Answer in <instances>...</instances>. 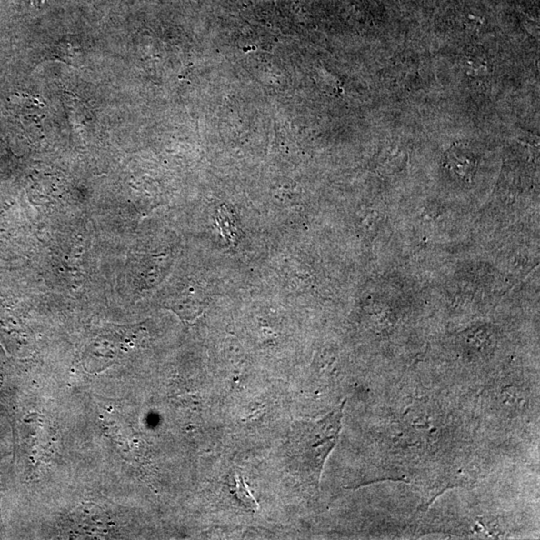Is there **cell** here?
I'll use <instances>...</instances> for the list:
<instances>
[{
    "label": "cell",
    "mask_w": 540,
    "mask_h": 540,
    "mask_svg": "<svg viewBox=\"0 0 540 540\" xmlns=\"http://www.w3.org/2000/svg\"><path fill=\"white\" fill-rule=\"evenodd\" d=\"M345 404L334 410L325 419L315 424L305 425L304 434L300 435L298 446L303 447L299 455H303L310 478L318 482L324 464L332 450L342 428V418Z\"/></svg>",
    "instance_id": "6da1fadb"
},
{
    "label": "cell",
    "mask_w": 540,
    "mask_h": 540,
    "mask_svg": "<svg viewBox=\"0 0 540 540\" xmlns=\"http://www.w3.org/2000/svg\"><path fill=\"white\" fill-rule=\"evenodd\" d=\"M470 155L466 153L460 152L456 149L449 153L447 156V165L450 169L455 170L458 175L466 176L475 172V165H464L465 160L468 159Z\"/></svg>",
    "instance_id": "7a4b0ae2"
}]
</instances>
